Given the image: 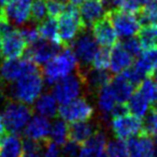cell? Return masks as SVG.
I'll list each match as a JSON object with an SVG mask.
<instances>
[{
  "label": "cell",
  "mask_w": 157,
  "mask_h": 157,
  "mask_svg": "<svg viewBox=\"0 0 157 157\" xmlns=\"http://www.w3.org/2000/svg\"><path fill=\"white\" fill-rule=\"evenodd\" d=\"M78 69V63L75 55L71 48H66L44 65L42 75L46 83L54 85L59 80L70 75L74 70Z\"/></svg>",
  "instance_id": "obj_1"
},
{
  "label": "cell",
  "mask_w": 157,
  "mask_h": 157,
  "mask_svg": "<svg viewBox=\"0 0 157 157\" xmlns=\"http://www.w3.org/2000/svg\"><path fill=\"white\" fill-rule=\"evenodd\" d=\"M43 88L44 78L39 69L25 74L14 82L11 86V95L18 102L31 105L41 95Z\"/></svg>",
  "instance_id": "obj_2"
},
{
  "label": "cell",
  "mask_w": 157,
  "mask_h": 157,
  "mask_svg": "<svg viewBox=\"0 0 157 157\" xmlns=\"http://www.w3.org/2000/svg\"><path fill=\"white\" fill-rule=\"evenodd\" d=\"M57 25H58V35L61 45L65 48H69L70 44L78 36V33L86 28L82 23L78 6H74L72 3L66 5L65 11L58 17Z\"/></svg>",
  "instance_id": "obj_3"
},
{
  "label": "cell",
  "mask_w": 157,
  "mask_h": 157,
  "mask_svg": "<svg viewBox=\"0 0 157 157\" xmlns=\"http://www.w3.org/2000/svg\"><path fill=\"white\" fill-rule=\"evenodd\" d=\"M1 116L5 128L10 131V133L18 135L24 131L25 127L33 117V111L27 105L16 100H10L3 105Z\"/></svg>",
  "instance_id": "obj_4"
},
{
  "label": "cell",
  "mask_w": 157,
  "mask_h": 157,
  "mask_svg": "<svg viewBox=\"0 0 157 157\" xmlns=\"http://www.w3.org/2000/svg\"><path fill=\"white\" fill-rule=\"evenodd\" d=\"M72 48H70L75 55L78 63V71L84 72L88 69V66L92 63L95 54L98 51V45L95 41L93 35L87 30L83 29L78 33V37L72 42Z\"/></svg>",
  "instance_id": "obj_5"
},
{
  "label": "cell",
  "mask_w": 157,
  "mask_h": 157,
  "mask_svg": "<svg viewBox=\"0 0 157 157\" xmlns=\"http://www.w3.org/2000/svg\"><path fill=\"white\" fill-rule=\"evenodd\" d=\"M105 15L113 25L117 36L122 38L127 39L136 37L141 29V22L137 14L127 13L120 9H114L109 10Z\"/></svg>",
  "instance_id": "obj_6"
},
{
  "label": "cell",
  "mask_w": 157,
  "mask_h": 157,
  "mask_svg": "<svg viewBox=\"0 0 157 157\" xmlns=\"http://www.w3.org/2000/svg\"><path fill=\"white\" fill-rule=\"evenodd\" d=\"M83 85V78L76 71L75 74H70L54 84L53 96L55 97L57 102L60 103V105H66L80 97Z\"/></svg>",
  "instance_id": "obj_7"
},
{
  "label": "cell",
  "mask_w": 157,
  "mask_h": 157,
  "mask_svg": "<svg viewBox=\"0 0 157 157\" xmlns=\"http://www.w3.org/2000/svg\"><path fill=\"white\" fill-rule=\"evenodd\" d=\"M95 113L94 107L87 99L78 97L66 105H61L58 108V115L66 123L86 122L93 117Z\"/></svg>",
  "instance_id": "obj_8"
},
{
  "label": "cell",
  "mask_w": 157,
  "mask_h": 157,
  "mask_svg": "<svg viewBox=\"0 0 157 157\" xmlns=\"http://www.w3.org/2000/svg\"><path fill=\"white\" fill-rule=\"evenodd\" d=\"M111 129L116 139L124 141L143 132V121L132 114L126 113L112 117Z\"/></svg>",
  "instance_id": "obj_9"
},
{
  "label": "cell",
  "mask_w": 157,
  "mask_h": 157,
  "mask_svg": "<svg viewBox=\"0 0 157 157\" xmlns=\"http://www.w3.org/2000/svg\"><path fill=\"white\" fill-rule=\"evenodd\" d=\"M39 70V66L27 58L6 59L0 66V78L8 83H14L23 75Z\"/></svg>",
  "instance_id": "obj_10"
},
{
  "label": "cell",
  "mask_w": 157,
  "mask_h": 157,
  "mask_svg": "<svg viewBox=\"0 0 157 157\" xmlns=\"http://www.w3.org/2000/svg\"><path fill=\"white\" fill-rule=\"evenodd\" d=\"M0 48L1 55L6 59H15L25 54L27 43L23 38L21 30L12 27L0 35Z\"/></svg>",
  "instance_id": "obj_11"
},
{
  "label": "cell",
  "mask_w": 157,
  "mask_h": 157,
  "mask_svg": "<svg viewBox=\"0 0 157 157\" xmlns=\"http://www.w3.org/2000/svg\"><path fill=\"white\" fill-rule=\"evenodd\" d=\"M60 45H57L45 40H39L36 43L29 45V48L25 51V58L29 59L36 65H45L55 55L60 52Z\"/></svg>",
  "instance_id": "obj_12"
},
{
  "label": "cell",
  "mask_w": 157,
  "mask_h": 157,
  "mask_svg": "<svg viewBox=\"0 0 157 157\" xmlns=\"http://www.w3.org/2000/svg\"><path fill=\"white\" fill-rule=\"evenodd\" d=\"M92 35L97 44L101 45V48H113L115 44H117L118 36L107 15L93 25Z\"/></svg>",
  "instance_id": "obj_13"
},
{
  "label": "cell",
  "mask_w": 157,
  "mask_h": 157,
  "mask_svg": "<svg viewBox=\"0 0 157 157\" xmlns=\"http://www.w3.org/2000/svg\"><path fill=\"white\" fill-rule=\"evenodd\" d=\"M30 1L13 0L2 8V15L10 24L23 25L30 20Z\"/></svg>",
  "instance_id": "obj_14"
},
{
  "label": "cell",
  "mask_w": 157,
  "mask_h": 157,
  "mask_svg": "<svg viewBox=\"0 0 157 157\" xmlns=\"http://www.w3.org/2000/svg\"><path fill=\"white\" fill-rule=\"evenodd\" d=\"M126 145L129 157H155L154 139L145 132L128 139Z\"/></svg>",
  "instance_id": "obj_15"
},
{
  "label": "cell",
  "mask_w": 157,
  "mask_h": 157,
  "mask_svg": "<svg viewBox=\"0 0 157 157\" xmlns=\"http://www.w3.org/2000/svg\"><path fill=\"white\" fill-rule=\"evenodd\" d=\"M105 6L101 0H84L80 5L78 11L84 26L92 27L96 22L105 17Z\"/></svg>",
  "instance_id": "obj_16"
},
{
  "label": "cell",
  "mask_w": 157,
  "mask_h": 157,
  "mask_svg": "<svg viewBox=\"0 0 157 157\" xmlns=\"http://www.w3.org/2000/svg\"><path fill=\"white\" fill-rule=\"evenodd\" d=\"M51 123L46 117L41 115H35L30 118L27 126L24 129V133L27 139L35 141L44 142L50 139Z\"/></svg>",
  "instance_id": "obj_17"
},
{
  "label": "cell",
  "mask_w": 157,
  "mask_h": 157,
  "mask_svg": "<svg viewBox=\"0 0 157 157\" xmlns=\"http://www.w3.org/2000/svg\"><path fill=\"white\" fill-rule=\"evenodd\" d=\"M110 52V70L112 73L120 74L132 67L133 57L123 48L122 43H117L111 48Z\"/></svg>",
  "instance_id": "obj_18"
},
{
  "label": "cell",
  "mask_w": 157,
  "mask_h": 157,
  "mask_svg": "<svg viewBox=\"0 0 157 157\" xmlns=\"http://www.w3.org/2000/svg\"><path fill=\"white\" fill-rule=\"evenodd\" d=\"M83 78L84 85L93 93H98L102 87L111 83L112 76L107 70H97V69H87L84 72H80Z\"/></svg>",
  "instance_id": "obj_19"
},
{
  "label": "cell",
  "mask_w": 157,
  "mask_h": 157,
  "mask_svg": "<svg viewBox=\"0 0 157 157\" xmlns=\"http://www.w3.org/2000/svg\"><path fill=\"white\" fill-rule=\"evenodd\" d=\"M133 68L144 78L146 76L153 75L155 70L157 69V46L144 50L138 56V59L136 60Z\"/></svg>",
  "instance_id": "obj_20"
},
{
  "label": "cell",
  "mask_w": 157,
  "mask_h": 157,
  "mask_svg": "<svg viewBox=\"0 0 157 157\" xmlns=\"http://www.w3.org/2000/svg\"><path fill=\"white\" fill-rule=\"evenodd\" d=\"M107 147V136L100 129L81 145L80 157H97Z\"/></svg>",
  "instance_id": "obj_21"
},
{
  "label": "cell",
  "mask_w": 157,
  "mask_h": 157,
  "mask_svg": "<svg viewBox=\"0 0 157 157\" xmlns=\"http://www.w3.org/2000/svg\"><path fill=\"white\" fill-rule=\"evenodd\" d=\"M117 97L115 95L113 87L111 83L102 87L98 93H97V105L98 109L100 110L101 114L103 116H111L113 110L118 105Z\"/></svg>",
  "instance_id": "obj_22"
},
{
  "label": "cell",
  "mask_w": 157,
  "mask_h": 157,
  "mask_svg": "<svg viewBox=\"0 0 157 157\" xmlns=\"http://www.w3.org/2000/svg\"><path fill=\"white\" fill-rule=\"evenodd\" d=\"M97 130H99V127L95 123L90 122V121L73 123L71 124V126H69V138L70 140L76 143L83 144Z\"/></svg>",
  "instance_id": "obj_23"
},
{
  "label": "cell",
  "mask_w": 157,
  "mask_h": 157,
  "mask_svg": "<svg viewBox=\"0 0 157 157\" xmlns=\"http://www.w3.org/2000/svg\"><path fill=\"white\" fill-rule=\"evenodd\" d=\"M0 157H23V141L20 136L10 133L0 138Z\"/></svg>",
  "instance_id": "obj_24"
},
{
  "label": "cell",
  "mask_w": 157,
  "mask_h": 157,
  "mask_svg": "<svg viewBox=\"0 0 157 157\" xmlns=\"http://www.w3.org/2000/svg\"><path fill=\"white\" fill-rule=\"evenodd\" d=\"M57 100L53 94L51 93H44L41 94L38 99L35 101V111L38 115H41L46 118L55 117L58 113V105Z\"/></svg>",
  "instance_id": "obj_25"
},
{
  "label": "cell",
  "mask_w": 157,
  "mask_h": 157,
  "mask_svg": "<svg viewBox=\"0 0 157 157\" xmlns=\"http://www.w3.org/2000/svg\"><path fill=\"white\" fill-rule=\"evenodd\" d=\"M111 85L115 92L120 103H126L131 97V95L135 93V88L137 87L129 80H127L122 73L117 74L115 78H112Z\"/></svg>",
  "instance_id": "obj_26"
},
{
  "label": "cell",
  "mask_w": 157,
  "mask_h": 157,
  "mask_svg": "<svg viewBox=\"0 0 157 157\" xmlns=\"http://www.w3.org/2000/svg\"><path fill=\"white\" fill-rule=\"evenodd\" d=\"M126 105L128 112L139 118H143L144 116L147 115V113L150 112V108L152 107L151 103L138 90L131 95V97L126 102Z\"/></svg>",
  "instance_id": "obj_27"
},
{
  "label": "cell",
  "mask_w": 157,
  "mask_h": 157,
  "mask_svg": "<svg viewBox=\"0 0 157 157\" xmlns=\"http://www.w3.org/2000/svg\"><path fill=\"white\" fill-rule=\"evenodd\" d=\"M38 31H39L40 38H42L43 40L63 46L58 35V25L55 18L48 17L42 21L38 26Z\"/></svg>",
  "instance_id": "obj_28"
},
{
  "label": "cell",
  "mask_w": 157,
  "mask_h": 157,
  "mask_svg": "<svg viewBox=\"0 0 157 157\" xmlns=\"http://www.w3.org/2000/svg\"><path fill=\"white\" fill-rule=\"evenodd\" d=\"M69 139V126L61 118L56 120L51 125L50 140L58 145H63Z\"/></svg>",
  "instance_id": "obj_29"
},
{
  "label": "cell",
  "mask_w": 157,
  "mask_h": 157,
  "mask_svg": "<svg viewBox=\"0 0 157 157\" xmlns=\"http://www.w3.org/2000/svg\"><path fill=\"white\" fill-rule=\"evenodd\" d=\"M143 50L157 46V24L144 25L138 33Z\"/></svg>",
  "instance_id": "obj_30"
},
{
  "label": "cell",
  "mask_w": 157,
  "mask_h": 157,
  "mask_svg": "<svg viewBox=\"0 0 157 157\" xmlns=\"http://www.w3.org/2000/svg\"><path fill=\"white\" fill-rule=\"evenodd\" d=\"M138 92L151 103V105H157V85L152 78H143L138 85Z\"/></svg>",
  "instance_id": "obj_31"
},
{
  "label": "cell",
  "mask_w": 157,
  "mask_h": 157,
  "mask_svg": "<svg viewBox=\"0 0 157 157\" xmlns=\"http://www.w3.org/2000/svg\"><path fill=\"white\" fill-rule=\"evenodd\" d=\"M138 16L143 25L157 24V0H153L150 3L143 6L140 9Z\"/></svg>",
  "instance_id": "obj_32"
},
{
  "label": "cell",
  "mask_w": 157,
  "mask_h": 157,
  "mask_svg": "<svg viewBox=\"0 0 157 157\" xmlns=\"http://www.w3.org/2000/svg\"><path fill=\"white\" fill-rule=\"evenodd\" d=\"M107 155L108 157H129L128 148L122 140H112L107 143Z\"/></svg>",
  "instance_id": "obj_33"
},
{
  "label": "cell",
  "mask_w": 157,
  "mask_h": 157,
  "mask_svg": "<svg viewBox=\"0 0 157 157\" xmlns=\"http://www.w3.org/2000/svg\"><path fill=\"white\" fill-rule=\"evenodd\" d=\"M90 65H92L93 69L107 70L110 66V52L108 51V48H98Z\"/></svg>",
  "instance_id": "obj_34"
},
{
  "label": "cell",
  "mask_w": 157,
  "mask_h": 157,
  "mask_svg": "<svg viewBox=\"0 0 157 157\" xmlns=\"http://www.w3.org/2000/svg\"><path fill=\"white\" fill-rule=\"evenodd\" d=\"M48 15L45 0H35L30 6V21L35 23H41Z\"/></svg>",
  "instance_id": "obj_35"
},
{
  "label": "cell",
  "mask_w": 157,
  "mask_h": 157,
  "mask_svg": "<svg viewBox=\"0 0 157 157\" xmlns=\"http://www.w3.org/2000/svg\"><path fill=\"white\" fill-rule=\"evenodd\" d=\"M143 132L151 137L157 138V108L155 107L146 115V120L143 123Z\"/></svg>",
  "instance_id": "obj_36"
},
{
  "label": "cell",
  "mask_w": 157,
  "mask_h": 157,
  "mask_svg": "<svg viewBox=\"0 0 157 157\" xmlns=\"http://www.w3.org/2000/svg\"><path fill=\"white\" fill-rule=\"evenodd\" d=\"M45 5L48 17L58 18L65 11L67 2L63 0H45Z\"/></svg>",
  "instance_id": "obj_37"
},
{
  "label": "cell",
  "mask_w": 157,
  "mask_h": 157,
  "mask_svg": "<svg viewBox=\"0 0 157 157\" xmlns=\"http://www.w3.org/2000/svg\"><path fill=\"white\" fill-rule=\"evenodd\" d=\"M122 45L132 57L139 56L142 53V50H143L139 38H136V37L127 38L122 43Z\"/></svg>",
  "instance_id": "obj_38"
},
{
  "label": "cell",
  "mask_w": 157,
  "mask_h": 157,
  "mask_svg": "<svg viewBox=\"0 0 157 157\" xmlns=\"http://www.w3.org/2000/svg\"><path fill=\"white\" fill-rule=\"evenodd\" d=\"M43 143L26 138L23 141V153L24 155H40L43 150Z\"/></svg>",
  "instance_id": "obj_39"
},
{
  "label": "cell",
  "mask_w": 157,
  "mask_h": 157,
  "mask_svg": "<svg viewBox=\"0 0 157 157\" xmlns=\"http://www.w3.org/2000/svg\"><path fill=\"white\" fill-rule=\"evenodd\" d=\"M80 151H81V144L70 140L63 144V147L61 150V157H80Z\"/></svg>",
  "instance_id": "obj_40"
},
{
  "label": "cell",
  "mask_w": 157,
  "mask_h": 157,
  "mask_svg": "<svg viewBox=\"0 0 157 157\" xmlns=\"http://www.w3.org/2000/svg\"><path fill=\"white\" fill-rule=\"evenodd\" d=\"M43 157H61V150L58 144L54 143L50 139L43 143Z\"/></svg>",
  "instance_id": "obj_41"
},
{
  "label": "cell",
  "mask_w": 157,
  "mask_h": 157,
  "mask_svg": "<svg viewBox=\"0 0 157 157\" xmlns=\"http://www.w3.org/2000/svg\"><path fill=\"white\" fill-rule=\"evenodd\" d=\"M21 33H22V36L25 41H26L27 45H31V44L36 43V42L40 40L38 28H36L33 26L25 27V28H23L21 30Z\"/></svg>",
  "instance_id": "obj_42"
},
{
  "label": "cell",
  "mask_w": 157,
  "mask_h": 157,
  "mask_svg": "<svg viewBox=\"0 0 157 157\" xmlns=\"http://www.w3.org/2000/svg\"><path fill=\"white\" fill-rule=\"evenodd\" d=\"M118 9L124 12H127V13L138 14L140 9H141V6L138 5L135 0H124Z\"/></svg>",
  "instance_id": "obj_43"
},
{
  "label": "cell",
  "mask_w": 157,
  "mask_h": 157,
  "mask_svg": "<svg viewBox=\"0 0 157 157\" xmlns=\"http://www.w3.org/2000/svg\"><path fill=\"white\" fill-rule=\"evenodd\" d=\"M101 1H102L105 6L109 7L110 10H114V9H118L124 0H101Z\"/></svg>",
  "instance_id": "obj_44"
},
{
  "label": "cell",
  "mask_w": 157,
  "mask_h": 157,
  "mask_svg": "<svg viewBox=\"0 0 157 157\" xmlns=\"http://www.w3.org/2000/svg\"><path fill=\"white\" fill-rule=\"evenodd\" d=\"M5 130H6V128H5V124H3V121H2V116L0 114V138L5 135Z\"/></svg>",
  "instance_id": "obj_45"
},
{
  "label": "cell",
  "mask_w": 157,
  "mask_h": 157,
  "mask_svg": "<svg viewBox=\"0 0 157 157\" xmlns=\"http://www.w3.org/2000/svg\"><path fill=\"white\" fill-rule=\"evenodd\" d=\"M135 1H136V2H137L139 6H142V7H143V6L147 5V3H150L151 1H153V0H135Z\"/></svg>",
  "instance_id": "obj_46"
},
{
  "label": "cell",
  "mask_w": 157,
  "mask_h": 157,
  "mask_svg": "<svg viewBox=\"0 0 157 157\" xmlns=\"http://www.w3.org/2000/svg\"><path fill=\"white\" fill-rule=\"evenodd\" d=\"M11 1H13V0H0V6H1V8H3L5 6H7L8 3H10Z\"/></svg>",
  "instance_id": "obj_47"
},
{
  "label": "cell",
  "mask_w": 157,
  "mask_h": 157,
  "mask_svg": "<svg viewBox=\"0 0 157 157\" xmlns=\"http://www.w3.org/2000/svg\"><path fill=\"white\" fill-rule=\"evenodd\" d=\"M83 1L84 0H70V3H72L74 6H80Z\"/></svg>",
  "instance_id": "obj_48"
},
{
  "label": "cell",
  "mask_w": 157,
  "mask_h": 157,
  "mask_svg": "<svg viewBox=\"0 0 157 157\" xmlns=\"http://www.w3.org/2000/svg\"><path fill=\"white\" fill-rule=\"evenodd\" d=\"M153 76H154V82L156 83V85H157V69L155 70V72L153 73Z\"/></svg>",
  "instance_id": "obj_49"
},
{
  "label": "cell",
  "mask_w": 157,
  "mask_h": 157,
  "mask_svg": "<svg viewBox=\"0 0 157 157\" xmlns=\"http://www.w3.org/2000/svg\"><path fill=\"white\" fill-rule=\"evenodd\" d=\"M23 157H43L41 155H23Z\"/></svg>",
  "instance_id": "obj_50"
},
{
  "label": "cell",
  "mask_w": 157,
  "mask_h": 157,
  "mask_svg": "<svg viewBox=\"0 0 157 157\" xmlns=\"http://www.w3.org/2000/svg\"><path fill=\"white\" fill-rule=\"evenodd\" d=\"M97 157H108V155H107V153L103 152V153H101L100 155H98V156H97Z\"/></svg>",
  "instance_id": "obj_51"
},
{
  "label": "cell",
  "mask_w": 157,
  "mask_h": 157,
  "mask_svg": "<svg viewBox=\"0 0 157 157\" xmlns=\"http://www.w3.org/2000/svg\"><path fill=\"white\" fill-rule=\"evenodd\" d=\"M1 11H2V8H1V6H0V14H1Z\"/></svg>",
  "instance_id": "obj_52"
},
{
  "label": "cell",
  "mask_w": 157,
  "mask_h": 157,
  "mask_svg": "<svg viewBox=\"0 0 157 157\" xmlns=\"http://www.w3.org/2000/svg\"><path fill=\"white\" fill-rule=\"evenodd\" d=\"M0 55H1V48H0Z\"/></svg>",
  "instance_id": "obj_53"
},
{
  "label": "cell",
  "mask_w": 157,
  "mask_h": 157,
  "mask_svg": "<svg viewBox=\"0 0 157 157\" xmlns=\"http://www.w3.org/2000/svg\"><path fill=\"white\" fill-rule=\"evenodd\" d=\"M28 1H31V0H28Z\"/></svg>",
  "instance_id": "obj_54"
},
{
  "label": "cell",
  "mask_w": 157,
  "mask_h": 157,
  "mask_svg": "<svg viewBox=\"0 0 157 157\" xmlns=\"http://www.w3.org/2000/svg\"><path fill=\"white\" fill-rule=\"evenodd\" d=\"M156 108H157V107H156Z\"/></svg>",
  "instance_id": "obj_55"
}]
</instances>
